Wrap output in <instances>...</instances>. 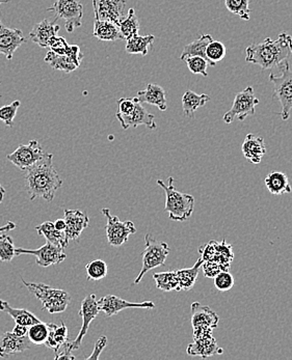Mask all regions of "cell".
<instances>
[{"label": "cell", "mask_w": 292, "mask_h": 360, "mask_svg": "<svg viewBox=\"0 0 292 360\" xmlns=\"http://www.w3.org/2000/svg\"><path fill=\"white\" fill-rule=\"evenodd\" d=\"M202 268H203L204 276L208 278H214L220 272L229 270L228 268L224 267V266L214 261L203 262Z\"/></svg>", "instance_id": "ee69618b"}, {"label": "cell", "mask_w": 292, "mask_h": 360, "mask_svg": "<svg viewBox=\"0 0 292 360\" xmlns=\"http://www.w3.org/2000/svg\"><path fill=\"white\" fill-rule=\"evenodd\" d=\"M14 242L6 233H0V261L10 262L16 257Z\"/></svg>", "instance_id": "ab89813d"}, {"label": "cell", "mask_w": 292, "mask_h": 360, "mask_svg": "<svg viewBox=\"0 0 292 360\" xmlns=\"http://www.w3.org/2000/svg\"><path fill=\"white\" fill-rule=\"evenodd\" d=\"M53 155L46 153L37 163L25 170L24 178L31 201L37 197L52 201L56 191L62 185V180L54 168Z\"/></svg>", "instance_id": "6da1fadb"}, {"label": "cell", "mask_w": 292, "mask_h": 360, "mask_svg": "<svg viewBox=\"0 0 292 360\" xmlns=\"http://www.w3.org/2000/svg\"><path fill=\"white\" fill-rule=\"evenodd\" d=\"M94 37L103 42L123 39L120 28L117 23L112 22V21L98 20V19H95V22H94Z\"/></svg>", "instance_id": "484cf974"}, {"label": "cell", "mask_w": 292, "mask_h": 360, "mask_svg": "<svg viewBox=\"0 0 292 360\" xmlns=\"http://www.w3.org/2000/svg\"><path fill=\"white\" fill-rule=\"evenodd\" d=\"M46 64H49L53 70L62 71L65 73L74 72L78 66L66 55L49 51L45 56Z\"/></svg>", "instance_id": "d6a6232c"}, {"label": "cell", "mask_w": 292, "mask_h": 360, "mask_svg": "<svg viewBox=\"0 0 292 360\" xmlns=\"http://www.w3.org/2000/svg\"><path fill=\"white\" fill-rule=\"evenodd\" d=\"M4 195H6V189H4L3 186L0 184V204H1L2 201H3Z\"/></svg>", "instance_id": "11a10c76"}, {"label": "cell", "mask_w": 292, "mask_h": 360, "mask_svg": "<svg viewBox=\"0 0 292 360\" xmlns=\"http://www.w3.org/2000/svg\"><path fill=\"white\" fill-rule=\"evenodd\" d=\"M212 41L214 39L212 35H202L195 41L185 45L182 53H181L180 60L185 62L187 58L191 57V56H201V57L206 58V48H207L208 44L212 43Z\"/></svg>", "instance_id": "4dcf8cb0"}, {"label": "cell", "mask_w": 292, "mask_h": 360, "mask_svg": "<svg viewBox=\"0 0 292 360\" xmlns=\"http://www.w3.org/2000/svg\"><path fill=\"white\" fill-rule=\"evenodd\" d=\"M0 311L8 314L10 317L12 318L15 323L19 324V325L29 327V326L33 325V324L41 322V320L35 317L31 312L24 309H14L6 301L0 300Z\"/></svg>", "instance_id": "83f0119b"}, {"label": "cell", "mask_w": 292, "mask_h": 360, "mask_svg": "<svg viewBox=\"0 0 292 360\" xmlns=\"http://www.w3.org/2000/svg\"><path fill=\"white\" fill-rule=\"evenodd\" d=\"M187 68L193 74L202 75L204 77H208L207 66L208 60L201 56H191V57L185 60Z\"/></svg>", "instance_id": "60d3db41"}, {"label": "cell", "mask_w": 292, "mask_h": 360, "mask_svg": "<svg viewBox=\"0 0 292 360\" xmlns=\"http://www.w3.org/2000/svg\"><path fill=\"white\" fill-rule=\"evenodd\" d=\"M225 4L229 12L237 15L243 20H250L251 8H250L249 0H225Z\"/></svg>", "instance_id": "74e56055"}, {"label": "cell", "mask_w": 292, "mask_h": 360, "mask_svg": "<svg viewBox=\"0 0 292 360\" xmlns=\"http://www.w3.org/2000/svg\"><path fill=\"white\" fill-rule=\"evenodd\" d=\"M22 284L41 301L44 311L49 314L64 313L70 305L71 297L67 291L53 289L45 284L27 282L24 280H22Z\"/></svg>", "instance_id": "277c9868"}, {"label": "cell", "mask_w": 292, "mask_h": 360, "mask_svg": "<svg viewBox=\"0 0 292 360\" xmlns=\"http://www.w3.org/2000/svg\"><path fill=\"white\" fill-rule=\"evenodd\" d=\"M280 69L281 75H270V81L274 84V95L280 101L281 118L283 120H287L291 116L292 110V71L289 60L282 62L278 66Z\"/></svg>", "instance_id": "5b68a950"}, {"label": "cell", "mask_w": 292, "mask_h": 360, "mask_svg": "<svg viewBox=\"0 0 292 360\" xmlns=\"http://www.w3.org/2000/svg\"><path fill=\"white\" fill-rule=\"evenodd\" d=\"M69 343L70 342L68 340V328L66 324L62 322L60 325L50 324L49 336L44 345L53 350L55 357L60 353V349L68 346Z\"/></svg>", "instance_id": "cb8c5ba5"}, {"label": "cell", "mask_w": 292, "mask_h": 360, "mask_svg": "<svg viewBox=\"0 0 292 360\" xmlns=\"http://www.w3.org/2000/svg\"><path fill=\"white\" fill-rule=\"evenodd\" d=\"M156 287L164 292L177 291L178 292V278L176 271L160 272L153 276Z\"/></svg>", "instance_id": "e575fe53"}, {"label": "cell", "mask_w": 292, "mask_h": 360, "mask_svg": "<svg viewBox=\"0 0 292 360\" xmlns=\"http://www.w3.org/2000/svg\"><path fill=\"white\" fill-rule=\"evenodd\" d=\"M26 43L22 30L10 28L2 24L0 21V55H3L8 60H12L14 53Z\"/></svg>", "instance_id": "2e32d148"}, {"label": "cell", "mask_w": 292, "mask_h": 360, "mask_svg": "<svg viewBox=\"0 0 292 360\" xmlns=\"http://www.w3.org/2000/svg\"><path fill=\"white\" fill-rule=\"evenodd\" d=\"M53 224L56 230L60 231V232H65V228H66V222H65L64 219H58L55 222H53Z\"/></svg>", "instance_id": "f5cc1de1"}, {"label": "cell", "mask_w": 292, "mask_h": 360, "mask_svg": "<svg viewBox=\"0 0 292 360\" xmlns=\"http://www.w3.org/2000/svg\"><path fill=\"white\" fill-rule=\"evenodd\" d=\"M266 188L274 195H291L292 188L289 177L282 172H270L264 180Z\"/></svg>", "instance_id": "d4e9b609"}, {"label": "cell", "mask_w": 292, "mask_h": 360, "mask_svg": "<svg viewBox=\"0 0 292 360\" xmlns=\"http://www.w3.org/2000/svg\"><path fill=\"white\" fill-rule=\"evenodd\" d=\"M56 360H66V359H75V357L73 355H71V353L64 352L62 354H58L55 357Z\"/></svg>", "instance_id": "db71d44e"}, {"label": "cell", "mask_w": 292, "mask_h": 360, "mask_svg": "<svg viewBox=\"0 0 292 360\" xmlns=\"http://www.w3.org/2000/svg\"><path fill=\"white\" fill-rule=\"evenodd\" d=\"M241 151L246 159L252 164H259L266 154L264 137L248 134L241 145Z\"/></svg>", "instance_id": "7402d4cb"}, {"label": "cell", "mask_w": 292, "mask_h": 360, "mask_svg": "<svg viewBox=\"0 0 292 360\" xmlns=\"http://www.w3.org/2000/svg\"><path fill=\"white\" fill-rule=\"evenodd\" d=\"M47 10L53 12L55 21L65 20L68 33H73L83 25V6L79 0H56Z\"/></svg>", "instance_id": "ba28073f"}, {"label": "cell", "mask_w": 292, "mask_h": 360, "mask_svg": "<svg viewBox=\"0 0 292 360\" xmlns=\"http://www.w3.org/2000/svg\"><path fill=\"white\" fill-rule=\"evenodd\" d=\"M64 220L66 222L65 234L69 241L78 240L81 233L89 226V216L80 210H65Z\"/></svg>", "instance_id": "ac0fdd59"}, {"label": "cell", "mask_w": 292, "mask_h": 360, "mask_svg": "<svg viewBox=\"0 0 292 360\" xmlns=\"http://www.w3.org/2000/svg\"><path fill=\"white\" fill-rule=\"evenodd\" d=\"M95 19L118 24L124 18L125 0H93Z\"/></svg>", "instance_id": "e0dca14e"}, {"label": "cell", "mask_w": 292, "mask_h": 360, "mask_svg": "<svg viewBox=\"0 0 292 360\" xmlns=\"http://www.w3.org/2000/svg\"><path fill=\"white\" fill-rule=\"evenodd\" d=\"M226 56V46L220 41H212L206 48V60L210 66H214L216 62L224 60Z\"/></svg>", "instance_id": "8d00e7d4"}, {"label": "cell", "mask_w": 292, "mask_h": 360, "mask_svg": "<svg viewBox=\"0 0 292 360\" xmlns=\"http://www.w3.org/2000/svg\"><path fill=\"white\" fill-rule=\"evenodd\" d=\"M119 111L117 114H122V116H127V114L132 112L135 109V98H121L118 100Z\"/></svg>", "instance_id": "bcb514c9"}, {"label": "cell", "mask_w": 292, "mask_h": 360, "mask_svg": "<svg viewBox=\"0 0 292 360\" xmlns=\"http://www.w3.org/2000/svg\"><path fill=\"white\" fill-rule=\"evenodd\" d=\"M199 253L201 255L204 262L212 261L214 255H216V247H214V241L208 243V244L202 245L199 247Z\"/></svg>", "instance_id": "7dc6e473"}, {"label": "cell", "mask_w": 292, "mask_h": 360, "mask_svg": "<svg viewBox=\"0 0 292 360\" xmlns=\"http://www.w3.org/2000/svg\"><path fill=\"white\" fill-rule=\"evenodd\" d=\"M214 287L221 292H227L234 287V278L228 270L220 272L218 276H214Z\"/></svg>", "instance_id": "7bdbcfd3"}, {"label": "cell", "mask_w": 292, "mask_h": 360, "mask_svg": "<svg viewBox=\"0 0 292 360\" xmlns=\"http://www.w3.org/2000/svg\"><path fill=\"white\" fill-rule=\"evenodd\" d=\"M135 99V109L132 112L127 114V116H122V114H117L116 116L120 122L121 126L124 130L133 127V128H137L139 126H146L149 128L150 130H155L157 128V125L155 123V118L153 114H150L147 111L145 107L141 105V102L137 101V98Z\"/></svg>", "instance_id": "9a60e30c"}, {"label": "cell", "mask_w": 292, "mask_h": 360, "mask_svg": "<svg viewBox=\"0 0 292 360\" xmlns=\"http://www.w3.org/2000/svg\"><path fill=\"white\" fill-rule=\"evenodd\" d=\"M31 349V341L26 336H17L12 332H3L0 336V357L19 354Z\"/></svg>", "instance_id": "ffe728a7"}, {"label": "cell", "mask_w": 292, "mask_h": 360, "mask_svg": "<svg viewBox=\"0 0 292 360\" xmlns=\"http://www.w3.org/2000/svg\"><path fill=\"white\" fill-rule=\"evenodd\" d=\"M69 46L70 45H69L67 39H65V37H58V35L52 37V39H50L49 44H48V48H49L50 51L58 54L66 53Z\"/></svg>", "instance_id": "f6af8a7d"}, {"label": "cell", "mask_w": 292, "mask_h": 360, "mask_svg": "<svg viewBox=\"0 0 292 360\" xmlns=\"http://www.w3.org/2000/svg\"><path fill=\"white\" fill-rule=\"evenodd\" d=\"M119 28H120L121 35H122L123 39H130L132 35H137L139 31V22L135 15V10L130 8L128 10V14L126 17L122 19L118 23Z\"/></svg>", "instance_id": "836d02e7"}, {"label": "cell", "mask_w": 292, "mask_h": 360, "mask_svg": "<svg viewBox=\"0 0 292 360\" xmlns=\"http://www.w3.org/2000/svg\"><path fill=\"white\" fill-rule=\"evenodd\" d=\"M85 271L87 280L97 282L108 276V265L102 260H94L85 266Z\"/></svg>", "instance_id": "f35d334b"}, {"label": "cell", "mask_w": 292, "mask_h": 360, "mask_svg": "<svg viewBox=\"0 0 292 360\" xmlns=\"http://www.w3.org/2000/svg\"><path fill=\"white\" fill-rule=\"evenodd\" d=\"M155 37L153 35H132L130 39H127L126 52L129 54H141L146 56L149 52V48L153 44Z\"/></svg>", "instance_id": "1f68e13d"}, {"label": "cell", "mask_w": 292, "mask_h": 360, "mask_svg": "<svg viewBox=\"0 0 292 360\" xmlns=\"http://www.w3.org/2000/svg\"><path fill=\"white\" fill-rule=\"evenodd\" d=\"M203 262V259L200 257L193 267L176 270L177 278H178V292L189 291L195 287Z\"/></svg>", "instance_id": "4316f807"}, {"label": "cell", "mask_w": 292, "mask_h": 360, "mask_svg": "<svg viewBox=\"0 0 292 360\" xmlns=\"http://www.w3.org/2000/svg\"><path fill=\"white\" fill-rule=\"evenodd\" d=\"M0 83H1V82H0Z\"/></svg>", "instance_id": "6f0895ef"}, {"label": "cell", "mask_w": 292, "mask_h": 360, "mask_svg": "<svg viewBox=\"0 0 292 360\" xmlns=\"http://www.w3.org/2000/svg\"><path fill=\"white\" fill-rule=\"evenodd\" d=\"M99 313V305H98V301L96 300L95 294L89 295V296L85 297L81 301L80 309H79L78 314L81 320H83V326H81L80 332H79L77 338L72 342L69 343L68 346L66 347L67 353H71L72 351L79 349L83 338H85L87 330H89V325H91L92 322L96 319Z\"/></svg>", "instance_id": "8fae6325"}, {"label": "cell", "mask_w": 292, "mask_h": 360, "mask_svg": "<svg viewBox=\"0 0 292 360\" xmlns=\"http://www.w3.org/2000/svg\"><path fill=\"white\" fill-rule=\"evenodd\" d=\"M259 104V99L256 97L255 91L252 87H248L243 91L235 95L232 107L224 116V122L231 124L235 120H245L248 116H254L256 106Z\"/></svg>", "instance_id": "52a82bcc"}, {"label": "cell", "mask_w": 292, "mask_h": 360, "mask_svg": "<svg viewBox=\"0 0 292 360\" xmlns=\"http://www.w3.org/2000/svg\"><path fill=\"white\" fill-rule=\"evenodd\" d=\"M137 101L141 103H147L156 106L160 111H166L168 109L166 104V91L158 84L149 83L144 91H137Z\"/></svg>", "instance_id": "603a6c76"}, {"label": "cell", "mask_w": 292, "mask_h": 360, "mask_svg": "<svg viewBox=\"0 0 292 360\" xmlns=\"http://www.w3.org/2000/svg\"><path fill=\"white\" fill-rule=\"evenodd\" d=\"M60 29V26L55 24V21L50 22L47 19H44L33 27L29 33V39L40 47L47 48L50 39L58 35Z\"/></svg>", "instance_id": "44dd1931"}, {"label": "cell", "mask_w": 292, "mask_h": 360, "mask_svg": "<svg viewBox=\"0 0 292 360\" xmlns=\"http://www.w3.org/2000/svg\"><path fill=\"white\" fill-rule=\"evenodd\" d=\"M67 56L76 64L77 66H80L81 60H83V53H81L80 47L78 45H70L67 50Z\"/></svg>", "instance_id": "c3c4849f"}, {"label": "cell", "mask_w": 292, "mask_h": 360, "mask_svg": "<svg viewBox=\"0 0 292 360\" xmlns=\"http://www.w3.org/2000/svg\"><path fill=\"white\" fill-rule=\"evenodd\" d=\"M157 184L166 192L164 211L168 212L170 219L181 222L189 220L194 213L195 197L177 190L174 186V178L172 177L169 178L168 185L162 180H158Z\"/></svg>", "instance_id": "3957f363"}, {"label": "cell", "mask_w": 292, "mask_h": 360, "mask_svg": "<svg viewBox=\"0 0 292 360\" xmlns=\"http://www.w3.org/2000/svg\"><path fill=\"white\" fill-rule=\"evenodd\" d=\"M8 2H10V0H0V6H1L2 3H8Z\"/></svg>", "instance_id": "9f6ffc18"}, {"label": "cell", "mask_w": 292, "mask_h": 360, "mask_svg": "<svg viewBox=\"0 0 292 360\" xmlns=\"http://www.w3.org/2000/svg\"><path fill=\"white\" fill-rule=\"evenodd\" d=\"M106 345H108V338H106L105 336H100L97 342H96L93 353L87 357V360L99 359L100 354H101L102 351L105 348Z\"/></svg>", "instance_id": "681fc988"}, {"label": "cell", "mask_w": 292, "mask_h": 360, "mask_svg": "<svg viewBox=\"0 0 292 360\" xmlns=\"http://www.w3.org/2000/svg\"><path fill=\"white\" fill-rule=\"evenodd\" d=\"M16 224L12 222H8V224H4L3 226H0V233L8 232V231L15 230L16 228Z\"/></svg>", "instance_id": "816d5d0a"}, {"label": "cell", "mask_w": 292, "mask_h": 360, "mask_svg": "<svg viewBox=\"0 0 292 360\" xmlns=\"http://www.w3.org/2000/svg\"><path fill=\"white\" fill-rule=\"evenodd\" d=\"M102 214L106 219V236L112 246H122L131 235L137 233L132 222H121L119 217L110 214V209H102Z\"/></svg>", "instance_id": "30bf717a"}, {"label": "cell", "mask_w": 292, "mask_h": 360, "mask_svg": "<svg viewBox=\"0 0 292 360\" xmlns=\"http://www.w3.org/2000/svg\"><path fill=\"white\" fill-rule=\"evenodd\" d=\"M191 326L194 330V339L212 334L214 330L218 327L220 317L216 312L207 305L195 301L191 307Z\"/></svg>", "instance_id": "9c48e42d"}, {"label": "cell", "mask_w": 292, "mask_h": 360, "mask_svg": "<svg viewBox=\"0 0 292 360\" xmlns=\"http://www.w3.org/2000/svg\"><path fill=\"white\" fill-rule=\"evenodd\" d=\"M21 103L19 100L10 103V105L3 106L0 108V120L3 122L6 126L12 128L14 125V118H16L17 111L18 108L20 107Z\"/></svg>", "instance_id": "b9f144b4"}, {"label": "cell", "mask_w": 292, "mask_h": 360, "mask_svg": "<svg viewBox=\"0 0 292 360\" xmlns=\"http://www.w3.org/2000/svg\"><path fill=\"white\" fill-rule=\"evenodd\" d=\"M16 255H31L35 257V263L41 267L58 265L67 259L65 249L46 241V244L37 249H16Z\"/></svg>", "instance_id": "7c38bea8"}, {"label": "cell", "mask_w": 292, "mask_h": 360, "mask_svg": "<svg viewBox=\"0 0 292 360\" xmlns=\"http://www.w3.org/2000/svg\"><path fill=\"white\" fill-rule=\"evenodd\" d=\"M45 154L37 141H31L28 145H19L14 153L6 156V159L21 170H25L39 162Z\"/></svg>", "instance_id": "4fadbf2b"}, {"label": "cell", "mask_w": 292, "mask_h": 360, "mask_svg": "<svg viewBox=\"0 0 292 360\" xmlns=\"http://www.w3.org/2000/svg\"><path fill=\"white\" fill-rule=\"evenodd\" d=\"M223 352L224 350L218 347V342L212 334L194 339V342L189 344L187 349V355L189 357H200L203 359L223 354Z\"/></svg>", "instance_id": "d6986e66"}, {"label": "cell", "mask_w": 292, "mask_h": 360, "mask_svg": "<svg viewBox=\"0 0 292 360\" xmlns=\"http://www.w3.org/2000/svg\"><path fill=\"white\" fill-rule=\"evenodd\" d=\"M27 326L19 325V324H16L14 330H12V334H16L17 336H27Z\"/></svg>", "instance_id": "f907efd6"}, {"label": "cell", "mask_w": 292, "mask_h": 360, "mask_svg": "<svg viewBox=\"0 0 292 360\" xmlns=\"http://www.w3.org/2000/svg\"><path fill=\"white\" fill-rule=\"evenodd\" d=\"M145 243L146 249L143 251V266H141V272L133 282L135 285L139 284L147 272L164 266L168 259V255H170L169 245L166 242L153 238L151 234L146 235Z\"/></svg>", "instance_id": "8992f818"}, {"label": "cell", "mask_w": 292, "mask_h": 360, "mask_svg": "<svg viewBox=\"0 0 292 360\" xmlns=\"http://www.w3.org/2000/svg\"><path fill=\"white\" fill-rule=\"evenodd\" d=\"M100 312H103L106 317L110 318L116 316L121 311L126 309H155V305L152 301H143V303H129L120 297L114 295H106L98 301Z\"/></svg>", "instance_id": "5bb4252c"}, {"label": "cell", "mask_w": 292, "mask_h": 360, "mask_svg": "<svg viewBox=\"0 0 292 360\" xmlns=\"http://www.w3.org/2000/svg\"><path fill=\"white\" fill-rule=\"evenodd\" d=\"M212 98L206 93L198 95L193 91H185L184 95L182 96V108L184 116L189 118H195V112L197 111V109L203 107Z\"/></svg>", "instance_id": "f1b7e54d"}, {"label": "cell", "mask_w": 292, "mask_h": 360, "mask_svg": "<svg viewBox=\"0 0 292 360\" xmlns=\"http://www.w3.org/2000/svg\"><path fill=\"white\" fill-rule=\"evenodd\" d=\"M292 55V37L283 31L278 39L266 37L262 43L251 44L246 49V62L258 64L262 70H270L289 60Z\"/></svg>", "instance_id": "7a4b0ae2"}, {"label": "cell", "mask_w": 292, "mask_h": 360, "mask_svg": "<svg viewBox=\"0 0 292 360\" xmlns=\"http://www.w3.org/2000/svg\"><path fill=\"white\" fill-rule=\"evenodd\" d=\"M50 324L39 323L33 324L29 326L28 332H27V338L31 341V343L35 345H44L47 341L48 336H49Z\"/></svg>", "instance_id": "d590c367"}, {"label": "cell", "mask_w": 292, "mask_h": 360, "mask_svg": "<svg viewBox=\"0 0 292 360\" xmlns=\"http://www.w3.org/2000/svg\"><path fill=\"white\" fill-rule=\"evenodd\" d=\"M35 231L40 236H43L46 241L52 243V244L58 245L62 249H66L68 246L69 239L67 238L66 234H65V232L56 230L53 222H44V224L37 226Z\"/></svg>", "instance_id": "f546056e"}]
</instances>
